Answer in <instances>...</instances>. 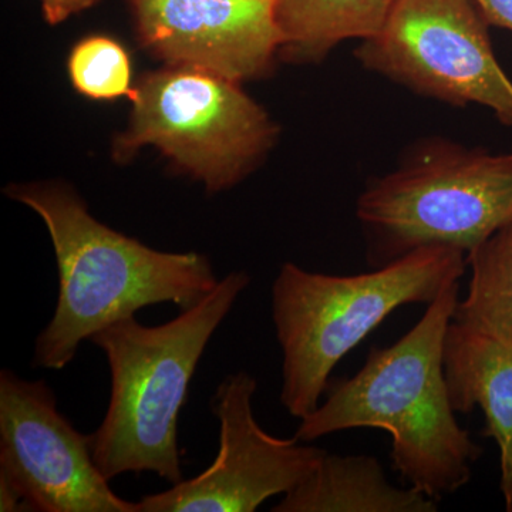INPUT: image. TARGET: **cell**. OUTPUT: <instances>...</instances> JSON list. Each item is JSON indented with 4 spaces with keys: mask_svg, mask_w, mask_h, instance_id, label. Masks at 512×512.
I'll use <instances>...</instances> for the list:
<instances>
[{
    "mask_svg": "<svg viewBox=\"0 0 512 512\" xmlns=\"http://www.w3.org/2000/svg\"><path fill=\"white\" fill-rule=\"evenodd\" d=\"M458 289V284L448 286L392 346H373L355 376L329 383L328 397L301 419L296 439L386 430L392 437L393 468L410 487L434 500L463 488L483 447L458 424L444 369V342Z\"/></svg>",
    "mask_w": 512,
    "mask_h": 512,
    "instance_id": "obj_1",
    "label": "cell"
},
{
    "mask_svg": "<svg viewBox=\"0 0 512 512\" xmlns=\"http://www.w3.org/2000/svg\"><path fill=\"white\" fill-rule=\"evenodd\" d=\"M6 194L39 215L59 269L55 315L36 339L37 367L62 370L84 340L114 322L158 303L190 308L220 282L207 256L157 251L114 231L66 185H12Z\"/></svg>",
    "mask_w": 512,
    "mask_h": 512,
    "instance_id": "obj_2",
    "label": "cell"
},
{
    "mask_svg": "<svg viewBox=\"0 0 512 512\" xmlns=\"http://www.w3.org/2000/svg\"><path fill=\"white\" fill-rule=\"evenodd\" d=\"M249 282L247 272H232L170 322L146 326L130 316L90 339L111 373L109 409L92 434L94 463L109 480L150 471L183 481L178 417L202 353Z\"/></svg>",
    "mask_w": 512,
    "mask_h": 512,
    "instance_id": "obj_3",
    "label": "cell"
},
{
    "mask_svg": "<svg viewBox=\"0 0 512 512\" xmlns=\"http://www.w3.org/2000/svg\"><path fill=\"white\" fill-rule=\"evenodd\" d=\"M460 249L426 247L359 275H325L288 262L272 286V318L284 355L281 403L311 414L330 373L397 308L436 301L466 272Z\"/></svg>",
    "mask_w": 512,
    "mask_h": 512,
    "instance_id": "obj_4",
    "label": "cell"
},
{
    "mask_svg": "<svg viewBox=\"0 0 512 512\" xmlns=\"http://www.w3.org/2000/svg\"><path fill=\"white\" fill-rule=\"evenodd\" d=\"M356 215L373 268L426 247L468 254L512 221V153L421 141L396 170L367 185Z\"/></svg>",
    "mask_w": 512,
    "mask_h": 512,
    "instance_id": "obj_5",
    "label": "cell"
},
{
    "mask_svg": "<svg viewBox=\"0 0 512 512\" xmlns=\"http://www.w3.org/2000/svg\"><path fill=\"white\" fill-rule=\"evenodd\" d=\"M232 82L190 66L148 73L136 86L130 121L114 141V158L153 146L207 190L234 187L278 140L264 107Z\"/></svg>",
    "mask_w": 512,
    "mask_h": 512,
    "instance_id": "obj_6",
    "label": "cell"
},
{
    "mask_svg": "<svg viewBox=\"0 0 512 512\" xmlns=\"http://www.w3.org/2000/svg\"><path fill=\"white\" fill-rule=\"evenodd\" d=\"M473 0H396L355 56L369 72L453 107H487L512 127V82Z\"/></svg>",
    "mask_w": 512,
    "mask_h": 512,
    "instance_id": "obj_7",
    "label": "cell"
},
{
    "mask_svg": "<svg viewBox=\"0 0 512 512\" xmlns=\"http://www.w3.org/2000/svg\"><path fill=\"white\" fill-rule=\"evenodd\" d=\"M94 463L92 436L57 410L45 380L0 372V511L140 512Z\"/></svg>",
    "mask_w": 512,
    "mask_h": 512,
    "instance_id": "obj_8",
    "label": "cell"
},
{
    "mask_svg": "<svg viewBox=\"0 0 512 512\" xmlns=\"http://www.w3.org/2000/svg\"><path fill=\"white\" fill-rule=\"evenodd\" d=\"M258 382L247 372L225 377L211 400L220 448L207 470L138 501L140 512H252L292 491L328 451L276 439L252 412Z\"/></svg>",
    "mask_w": 512,
    "mask_h": 512,
    "instance_id": "obj_9",
    "label": "cell"
},
{
    "mask_svg": "<svg viewBox=\"0 0 512 512\" xmlns=\"http://www.w3.org/2000/svg\"><path fill=\"white\" fill-rule=\"evenodd\" d=\"M138 40L170 66L242 83L272 70L282 45L275 0H130Z\"/></svg>",
    "mask_w": 512,
    "mask_h": 512,
    "instance_id": "obj_10",
    "label": "cell"
},
{
    "mask_svg": "<svg viewBox=\"0 0 512 512\" xmlns=\"http://www.w3.org/2000/svg\"><path fill=\"white\" fill-rule=\"evenodd\" d=\"M444 369L454 412L484 413L483 436L500 448L505 510L512 512V346L485 330L451 320Z\"/></svg>",
    "mask_w": 512,
    "mask_h": 512,
    "instance_id": "obj_11",
    "label": "cell"
},
{
    "mask_svg": "<svg viewBox=\"0 0 512 512\" xmlns=\"http://www.w3.org/2000/svg\"><path fill=\"white\" fill-rule=\"evenodd\" d=\"M439 503L413 487H394L377 458L326 453L274 512H434Z\"/></svg>",
    "mask_w": 512,
    "mask_h": 512,
    "instance_id": "obj_12",
    "label": "cell"
},
{
    "mask_svg": "<svg viewBox=\"0 0 512 512\" xmlns=\"http://www.w3.org/2000/svg\"><path fill=\"white\" fill-rule=\"evenodd\" d=\"M396 0H275L282 35L279 56L319 63L346 40H367L382 30Z\"/></svg>",
    "mask_w": 512,
    "mask_h": 512,
    "instance_id": "obj_13",
    "label": "cell"
},
{
    "mask_svg": "<svg viewBox=\"0 0 512 512\" xmlns=\"http://www.w3.org/2000/svg\"><path fill=\"white\" fill-rule=\"evenodd\" d=\"M471 268L466 298L454 322L485 330L512 346V221L467 254Z\"/></svg>",
    "mask_w": 512,
    "mask_h": 512,
    "instance_id": "obj_14",
    "label": "cell"
},
{
    "mask_svg": "<svg viewBox=\"0 0 512 512\" xmlns=\"http://www.w3.org/2000/svg\"><path fill=\"white\" fill-rule=\"evenodd\" d=\"M73 89L96 101L133 99V63L126 47L110 36L93 35L77 42L67 59Z\"/></svg>",
    "mask_w": 512,
    "mask_h": 512,
    "instance_id": "obj_15",
    "label": "cell"
},
{
    "mask_svg": "<svg viewBox=\"0 0 512 512\" xmlns=\"http://www.w3.org/2000/svg\"><path fill=\"white\" fill-rule=\"evenodd\" d=\"M39 2L47 23L55 26L69 19L70 16L92 8L100 0H39Z\"/></svg>",
    "mask_w": 512,
    "mask_h": 512,
    "instance_id": "obj_16",
    "label": "cell"
},
{
    "mask_svg": "<svg viewBox=\"0 0 512 512\" xmlns=\"http://www.w3.org/2000/svg\"><path fill=\"white\" fill-rule=\"evenodd\" d=\"M488 26L511 30L512 0H473Z\"/></svg>",
    "mask_w": 512,
    "mask_h": 512,
    "instance_id": "obj_17",
    "label": "cell"
}]
</instances>
